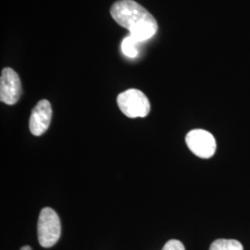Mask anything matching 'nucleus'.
Here are the masks:
<instances>
[{
    "instance_id": "obj_1",
    "label": "nucleus",
    "mask_w": 250,
    "mask_h": 250,
    "mask_svg": "<svg viewBox=\"0 0 250 250\" xmlns=\"http://www.w3.org/2000/svg\"><path fill=\"white\" fill-rule=\"evenodd\" d=\"M110 15L139 43L150 39L158 31L156 19L134 0H119L110 8Z\"/></svg>"
},
{
    "instance_id": "obj_2",
    "label": "nucleus",
    "mask_w": 250,
    "mask_h": 250,
    "mask_svg": "<svg viewBox=\"0 0 250 250\" xmlns=\"http://www.w3.org/2000/svg\"><path fill=\"white\" fill-rule=\"evenodd\" d=\"M62 233L60 217L51 208H44L38 219L37 235L41 247L48 249L59 241Z\"/></svg>"
},
{
    "instance_id": "obj_3",
    "label": "nucleus",
    "mask_w": 250,
    "mask_h": 250,
    "mask_svg": "<svg viewBox=\"0 0 250 250\" xmlns=\"http://www.w3.org/2000/svg\"><path fill=\"white\" fill-rule=\"evenodd\" d=\"M121 111L129 118H144L150 112V103L146 96L138 89H128L117 98Z\"/></svg>"
},
{
    "instance_id": "obj_4",
    "label": "nucleus",
    "mask_w": 250,
    "mask_h": 250,
    "mask_svg": "<svg viewBox=\"0 0 250 250\" xmlns=\"http://www.w3.org/2000/svg\"><path fill=\"white\" fill-rule=\"evenodd\" d=\"M188 148L196 156L202 159H209L216 151L214 136L208 131L196 129L190 131L186 137Z\"/></svg>"
},
{
    "instance_id": "obj_5",
    "label": "nucleus",
    "mask_w": 250,
    "mask_h": 250,
    "mask_svg": "<svg viewBox=\"0 0 250 250\" xmlns=\"http://www.w3.org/2000/svg\"><path fill=\"white\" fill-rule=\"evenodd\" d=\"M21 94V84L17 72L11 68L2 70L0 77V100L7 105H14Z\"/></svg>"
},
{
    "instance_id": "obj_6",
    "label": "nucleus",
    "mask_w": 250,
    "mask_h": 250,
    "mask_svg": "<svg viewBox=\"0 0 250 250\" xmlns=\"http://www.w3.org/2000/svg\"><path fill=\"white\" fill-rule=\"evenodd\" d=\"M52 118V107L48 100L43 99L36 104L32 110L29 121V128L31 133L39 136L48 129Z\"/></svg>"
},
{
    "instance_id": "obj_7",
    "label": "nucleus",
    "mask_w": 250,
    "mask_h": 250,
    "mask_svg": "<svg viewBox=\"0 0 250 250\" xmlns=\"http://www.w3.org/2000/svg\"><path fill=\"white\" fill-rule=\"evenodd\" d=\"M209 250H244L241 243L234 239H217L215 240Z\"/></svg>"
},
{
    "instance_id": "obj_8",
    "label": "nucleus",
    "mask_w": 250,
    "mask_h": 250,
    "mask_svg": "<svg viewBox=\"0 0 250 250\" xmlns=\"http://www.w3.org/2000/svg\"><path fill=\"white\" fill-rule=\"evenodd\" d=\"M139 44V42L134 39L133 36H126L125 39L122 42V51L125 54L126 57L134 59L138 56V49H137V45Z\"/></svg>"
},
{
    "instance_id": "obj_9",
    "label": "nucleus",
    "mask_w": 250,
    "mask_h": 250,
    "mask_svg": "<svg viewBox=\"0 0 250 250\" xmlns=\"http://www.w3.org/2000/svg\"><path fill=\"white\" fill-rule=\"evenodd\" d=\"M162 250H186L184 244L176 239H171L167 242Z\"/></svg>"
},
{
    "instance_id": "obj_10",
    "label": "nucleus",
    "mask_w": 250,
    "mask_h": 250,
    "mask_svg": "<svg viewBox=\"0 0 250 250\" xmlns=\"http://www.w3.org/2000/svg\"><path fill=\"white\" fill-rule=\"evenodd\" d=\"M21 250H32V249L29 247V246H24V247H22Z\"/></svg>"
}]
</instances>
